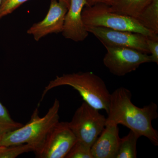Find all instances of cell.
Returning <instances> with one entry per match:
<instances>
[{
  "instance_id": "obj_1",
  "label": "cell",
  "mask_w": 158,
  "mask_h": 158,
  "mask_svg": "<svg viewBox=\"0 0 158 158\" xmlns=\"http://www.w3.org/2000/svg\"><path fill=\"white\" fill-rule=\"evenodd\" d=\"M131 98V91L123 87L111 94L106 124L123 125L158 146V132L152 125L153 120L158 117L157 105L152 102L139 108L133 103Z\"/></svg>"
},
{
  "instance_id": "obj_2",
  "label": "cell",
  "mask_w": 158,
  "mask_h": 158,
  "mask_svg": "<svg viewBox=\"0 0 158 158\" xmlns=\"http://www.w3.org/2000/svg\"><path fill=\"white\" fill-rule=\"evenodd\" d=\"M62 86L72 87L79 92L85 102L97 110H103L108 113L111 94L103 80L92 72L56 76L44 88L41 101L49 90Z\"/></svg>"
},
{
  "instance_id": "obj_3",
  "label": "cell",
  "mask_w": 158,
  "mask_h": 158,
  "mask_svg": "<svg viewBox=\"0 0 158 158\" xmlns=\"http://www.w3.org/2000/svg\"><path fill=\"white\" fill-rule=\"evenodd\" d=\"M60 103L57 99L43 117L39 116L38 108L34 110L30 121L25 125L5 133L0 146L28 144L35 152L42 145L47 136L59 122Z\"/></svg>"
},
{
  "instance_id": "obj_4",
  "label": "cell",
  "mask_w": 158,
  "mask_h": 158,
  "mask_svg": "<svg viewBox=\"0 0 158 158\" xmlns=\"http://www.w3.org/2000/svg\"><path fill=\"white\" fill-rule=\"evenodd\" d=\"M82 17L85 26L130 31L148 37L158 36L141 25L136 19L116 13L111 10L110 6L106 4L85 6L82 11Z\"/></svg>"
},
{
  "instance_id": "obj_5",
  "label": "cell",
  "mask_w": 158,
  "mask_h": 158,
  "mask_svg": "<svg viewBox=\"0 0 158 158\" xmlns=\"http://www.w3.org/2000/svg\"><path fill=\"white\" fill-rule=\"evenodd\" d=\"M98 110L84 102L68 122L77 140L90 148L106 126V118Z\"/></svg>"
},
{
  "instance_id": "obj_6",
  "label": "cell",
  "mask_w": 158,
  "mask_h": 158,
  "mask_svg": "<svg viewBox=\"0 0 158 158\" xmlns=\"http://www.w3.org/2000/svg\"><path fill=\"white\" fill-rule=\"evenodd\" d=\"M107 52L104 65L114 75L124 76L135 71L142 64L151 62L150 56L140 51L127 48L105 47Z\"/></svg>"
},
{
  "instance_id": "obj_7",
  "label": "cell",
  "mask_w": 158,
  "mask_h": 158,
  "mask_svg": "<svg viewBox=\"0 0 158 158\" xmlns=\"http://www.w3.org/2000/svg\"><path fill=\"white\" fill-rule=\"evenodd\" d=\"M77 141L68 122H59L35 151L39 158H65Z\"/></svg>"
},
{
  "instance_id": "obj_8",
  "label": "cell",
  "mask_w": 158,
  "mask_h": 158,
  "mask_svg": "<svg viewBox=\"0 0 158 158\" xmlns=\"http://www.w3.org/2000/svg\"><path fill=\"white\" fill-rule=\"evenodd\" d=\"M85 27L88 33L94 35L105 47L127 48L149 54L146 43L148 36L143 34L103 27Z\"/></svg>"
},
{
  "instance_id": "obj_9",
  "label": "cell",
  "mask_w": 158,
  "mask_h": 158,
  "mask_svg": "<svg viewBox=\"0 0 158 158\" xmlns=\"http://www.w3.org/2000/svg\"><path fill=\"white\" fill-rule=\"evenodd\" d=\"M68 6L57 0H51L47 14L41 21L35 23L28 30L27 33L39 41L48 34L62 33Z\"/></svg>"
},
{
  "instance_id": "obj_10",
  "label": "cell",
  "mask_w": 158,
  "mask_h": 158,
  "mask_svg": "<svg viewBox=\"0 0 158 158\" xmlns=\"http://www.w3.org/2000/svg\"><path fill=\"white\" fill-rule=\"evenodd\" d=\"M86 5V0H70L62 32L65 38L75 42H80L88 37L89 33L82 17V11Z\"/></svg>"
},
{
  "instance_id": "obj_11",
  "label": "cell",
  "mask_w": 158,
  "mask_h": 158,
  "mask_svg": "<svg viewBox=\"0 0 158 158\" xmlns=\"http://www.w3.org/2000/svg\"><path fill=\"white\" fill-rule=\"evenodd\" d=\"M120 138L118 125L107 124L91 147L93 158H116Z\"/></svg>"
},
{
  "instance_id": "obj_12",
  "label": "cell",
  "mask_w": 158,
  "mask_h": 158,
  "mask_svg": "<svg viewBox=\"0 0 158 158\" xmlns=\"http://www.w3.org/2000/svg\"><path fill=\"white\" fill-rule=\"evenodd\" d=\"M152 0H115L111 10L118 14L137 18Z\"/></svg>"
},
{
  "instance_id": "obj_13",
  "label": "cell",
  "mask_w": 158,
  "mask_h": 158,
  "mask_svg": "<svg viewBox=\"0 0 158 158\" xmlns=\"http://www.w3.org/2000/svg\"><path fill=\"white\" fill-rule=\"evenodd\" d=\"M136 19L145 28L158 35V0H152Z\"/></svg>"
},
{
  "instance_id": "obj_14",
  "label": "cell",
  "mask_w": 158,
  "mask_h": 158,
  "mask_svg": "<svg viewBox=\"0 0 158 158\" xmlns=\"http://www.w3.org/2000/svg\"><path fill=\"white\" fill-rule=\"evenodd\" d=\"M139 138L137 134L130 130L126 136L120 138L116 158H137V141Z\"/></svg>"
},
{
  "instance_id": "obj_15",
  "label": "cell",
  "mask_w": 158,
  "mask_h": 158,
  "mask_svg": "<svg viewBox=\"0 0 158 158\" xmlns=\"http://www.w3.org/2000/svg\"><path fill=\"white\" fill-rule=\"evenodd\" d=\"M31 151H33V148L28 144L0 146V158H15Z\"/></svg>"
},
{
  "instance_id": "obj_16",
  "label": "cell",
  "mask_w": 158,
  "mask_h": 158,
  "mask_svg": "<svg viewBox=\"0 0 158 158\" xmlns=\"http://www.w3.org/2000/svg\"><path fill=\"white\" fill-rule=\"evenodd\" d=\"M23 125L12 119L8 110L0 102V130L6 133L14 131Z\"/></svg>"
},
{
  "instance_id": "obj_17",
  "label": "cell",
  "mask_w": 158,
  "mask_h": 158,
  "mask_svg": "<svg viewBox=\"0 0 158 158\" xmlns=\"http://www.w3.org/2000/svg\"><path fill=\"white\" fill-rule=\"evenodd\" d=\"M65 158H93L91 148L77 140Z\"/></svg>"
},
{
  "instance_id": "obj_18",
  "label": "cell",
  "mask_w": 158,
  "mask_h": 158,
  "mask_svg": "<svg viewBox=\"0 0 158 158\" xmlns=\"http://www.w3.org/2000/svg\"><path fill=\"white\" fill-rule=\"evenodd\" d=\"M29 0H2L0 6V19L12 13L23 3Z\"/></svg>"
},
{
  "instance_id": "obj_19",
  "label": "cell",
  "mask_w": 158,
  "mask_h": 158,
  "mask_svg": "<svg viewBox=\"0 0 158 158\" xmlns=\"http://www.w3.org/2000/svg\"><path fill=\"white\" fill-rule=\"evenodd\" d=\"M148 49L150 54L151 62L158 64V36L148 37L147 39Z\"/></svg>"
},
{
  "instance_id": "obj_20",
  "label": "cell",
  "mask_w": 158,
  "mask_h": 158,
  "mask_svg": "<svg viewBox=\"0 0 158 158\" xmlns=\"http://www.w3.org/2000/svg\"><path fill=\"white\" fill-rule=\"evenodd\" d=\"M115 0H86V6H91L98 4H104L110 6Z\"/></svg>"
},
{
  "instance_id": "obj_21",
  "label": "cell",
  "mask_w": 158,
  "mask_h": 158,
  "mask_svg": "<svg viewBox=\"0 0 158 158\" xmlns=\"http://www.w3.org/2000/svg\"><path fill=\"white\" fill-rule=\"evenodd\" d=\"M58 1H59V2H62L65 3V5L68 6V8L69 6H70V0H58Z\"/></svg>"
},
{
  "instance_id": "obj_22",
  "label": "cell",
  "mask_w": 158,
  "mask_h": 158,
  "mask_svg": "<svg viewBox=\"0 0 158 158\" xmlns=\"http://www.w3.org/2000/svg\"><path fill=\"white\" fill-rule=\"evenodd\" d=\"M5 134V132H4L2 130H0V143H1V141H2L3 136H4Z\"/></svg>"
},
{
  "instance_id": "obj_23",
  "label": "cell",
  "mask_w": 158,
  "mask_h": 158,
  "mask_svg": "<svg viewBox=\"0 0 158 158\" xmlns=\"http://www.w3.org/2000/svg\"><path fill=\"white\" fill-rule=\"evenodd\" d=\"M2 0H0V6H1V4H2Z\"/></svg>"
}]
</instances>
